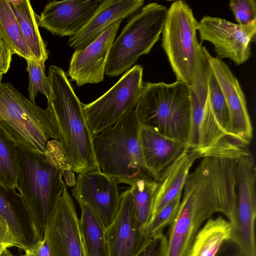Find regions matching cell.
<instances>
[{"instance_id":"cell-25","label":"cell","mask_w":256,"mask_h":256,"mask_svg":"<svg viewBox=\"0 0 256 256\" xmlns=\"http://www.w3.org/2000/svg\"><path fill=\"white\" fill-rule=\"evenodd\" d=\"M80 208V230L86 256H108L105 227L88 206Z\"/></svg>"},{"instance_id":"cell-21","label":"cell","mask_w":256,"mask_h":256,"mask_svg":"<svg viewBox=\"0 0 256 256\" xmlns=\"http://www.w3.org/2000/svg\"><path fill=\"white\" fill-rule=\"evenodd\" d=\"M200 158H202V155L198 150L186 148L163 170L157 180L158 186L149 224L160 210L182 194L190 170L195 161Z\"/></svg>"},{"instance_id":"cell-12","label":"cell","mask_w":256,"mask_h":256,"mask_svg":"<svg viewBox=\"0 0 256 256\" xmlns=\"http://www.w3.org/2000/svg\"><path fill=\"white\" fill-rule=\"evenodd\" d=\"M118 183L100 169L79 174L72 194L80 207L88 206L105 228L114 220L120 203Z\"/></svg>"},{"instance_id":"cell-27","label":"cell","mask_w":256,"mask_h":256,"mask_svg":"<svg viewBox=\"0 0 256 256\" xmlns=\"http://www.w3.org/2000/svg\"><path fill=\"white\" fill-rule=\"evenodd\" d=\"M130 186L136 218L145 232L150 219L158 182L150 176L145 175L137 179Z\"/></svg>"},{"instance_id":"cell-20","label":"cell","mask_w":256,"mask_h":256,"mask_svg":"<svg viewBox=\"0 0 256 256\" xmlns=\"http://www.w3.org/2000/svg\"><path fill=\"white\" fill-rule=\"evenodd\" d=\"M140 142L146 168L156 181L163 170L186 148L185 144L144 126L140 129Z\"/></svg>"},{"instance_id":"cell-34","label":"cell","mask_w":256,"mask_h":256,"mask_svg":"<svg viewBox=\"0 0 256 256\" xmlns=\"http://www.w3.org/2000/svg\"><path fill=\"white\" fill-rule=\"evenodd\" d=\"M134 256H168L166 236L162 234L159 236L150 238Z\"/></svg>"},{"instance_id":"cell-19","label":"cell","mask_w":256,"mask_h":256,"mask_svg":"<svg viewBox=\"0 0 256 256\" xmlns=\"http://www.w3.org/2000/svg\"><path fill=\"white\" fill-rule=\"evenodd\" d=\"M144 4L142 0H103L96 14L76 34L70 36V47L84 49L113 23L132 16Z\"/></svg>"},{"instance_id":"cell-10","label":"cell","mask_w":256,"mask_h":256,"mask_svg":"<svg viewBox=\"0 0 256 256\" xmlns=\"http://www.w3.org/2000/svg\"><path fill=\"white\" fill-rule=\"evenodd\" d=\"M256 168L251 154L240 157L236 170V225L231 241L244 256H256Z\"/></svg>"},{"instance_id":"cell-18","label":"cell","mask_w":256,"mask_h":256,"mask_svg":"<svg viewBox=\"0 0 256 256\" xmlns=\"http://www.w3.org/2000/svg\"><path fill=\"white\" fill-rule=\"evenodd\" d=\"M16 188L0 182V216L8 223L16 247L25 251L36 246L42 239L30 212Z\"/></svg>"},{"instance_id":"cell-36","label":"cell","mask_w":256,"mask_h":256,"mask_svg":"<svg viewBox=\"0 0 256 256\" xmlns=\"http://www.w3.org/2000/svg\"><path fill=\"white\" fill-rule=\"evenodd\" d=\"M12 54L10 48L0 36V70L4 74L10 68Z\"/></svg>"},{"instance_id":"cell-14","label":"cell","mask_w":256,"mask_h":256,"mask_svg":"<svg viewBox=\"0 0 256 256\" xmlns=\"http://www.w3.org/2000/svg\"><path fill=\"white\" fill-rule=\"evenodd\" d=\"M106 233L108 256H134L150 238L136 219L130 188L120 194L117 212Z\"/></svg>"},{"instance_id":"cell-2","label":"cell","mask_w":256,"mask_h":256,"mask_svg":"<svg viewBox=\"0 0 256 256\" xmlns=\"http://www.w3.org/2000/svg\"><path fill=\"white\" fill-rule=\"evenodd\" d=\"M20 192L42 240L44 230L55 210L66 184L74 186V172L64 160L58 140H51L44 152L16 145Z\"/></svg>"},{"instance_id":"cell-15","label":"cell","mask_w":256,"mask_h":256,"mask_svg":"<svg viewBox=\"0 0 256 256\" xmlns=\"http://www.w3.org/2000/svg\"><path fill=\"white\" fill-rule=\"evenodd\" d=\"M202 50L225 98L230 116V134L249 145L253 128L240 83L222 60L212 56L206 47L202 46Z\"/></svg>"},{"instance_id":"cell-39","label":"cell","mask_w":256,"mask_h":256,"mask_svg":"<svg viewBox=\"0 0 256 256\" xmlns=\"http://www.w3.org/2000/svg\"><path fill=\"white\" fill-rule=\"evenodd\" d=\"M0 256H14L8 249L6 250Z\"/></svg>"},{"instance_id":"cell-24","label":"cell","mask_w":256,"mask_h":256,"mask_svg":"<svg viewBox=\"0 0 256 256\" xmlns=\"http://www.w3.org/2000/svg\"><path fill=\"white\" fill-rule=\"evenodd\" d=\"M17 18L32 58L45 63L48 58L46 46L39 29L38 16L28 0H8Z\"/></svg>"},{"instance_id":"cell-8","label":"cell","mask_w":256,"mask_h":256,"mask_svg":"<svg viewBox=\"0 0 256 256\" xmlns=\"http://www.w3.org/2000/svg\"><path fill=\"white\" fill-rule=\"evenodd\" d=\"M198 22L183 0L172 2L167 10L162 30V46L176 81L193 86L202 46L196 37Z\"/></svg>"},{"instance_id":"cell-23","label":"cell","mask_w":256,"mask_h":256,"mask_svg":"<svg viewBox=\"0 0 256 256\" xmlns=\"http://www.w3.org/2000/svg\"><path fill=\"white\" fill-rule=\"evenodd\" d=\"M232 230L230 222L222 216L210 218L198 232L188 256H216L231 240Z\"/></svg>"},{"instance_id":"cell-16","label":"cell","mask_w":256,"mask_h":256,"mask_svg":"<svg viewBox=\"0 0 256 256\" xmlns=\"http://www.w3.org/2000/svg\"><path fill=\"white\" fill-rule=\"evenodd\" d=\"M102 0L50 1L38 16V26L60 36H74L90 21Z\"/></svg>"},{"instance_id":"cell-42","label":"cell","mask_w":256,"mask_h":256,"mask_svg":"<svg viewBox=\"0 0 256 256\" xmlns=\"http://www.w3.org/2000/svg\"></svg>"},{"instance_id":"cell-41","label":"cell","mask_w":256,"mask_h":256,"mask_svg":"<svg viewBox=\"0 0 256 256\" xmlns=\"http://www.w3.org/2000/svg\"><path fill=\"white\" fill-rule=\"evenodd\" d=\"M24 256V255H22V256Z\"/></svg>"},{"instance_id":"cell-17","label":"cell","mask_w":256,"mask_h":256,"mask_svg":"<svg viewBox=\"0 0 256 256\" xmlns=\"http://www.w3.org/2000/svg\"><path fill=\"white\" fill-rule=\"evenodd\" d=\"M122 21L110 25L84 49L75 50L68 74L78 86L103 81L109 50Z\"/></svg>"},{"instance_id":"cell-29","label":"cell","mask_w":256,"mask_h":256,"mask_svg":"<svg viewBox=\"0 0 256 256\" xmlns=\"http://www.w3.org/2000/svg\"><path fill=\"white\" fill-rule=\"evenodd\" d=\"M208 87L209 108L221 130L226 134H231L230 116L226 99L209 64Z\"/></svg>"},{"instance_id":"cell-1","label":"cell","mask_w":256,"mask_h":256,"mask_svg":"<svg viewBox=\"0 0 256 256\" xmlns=\"http://www.w3.org/2000/svg\"><path fill=\"white\" fill-rule=\"evenodd\" d=\"M238 159L204 156L190 172L178 210L166 236L168 256H188L202 226L222 213L234 230L236 224Z\"/></svg>"},{"instance_id":"cell-5","label":"cell","mask_w":256,"mask_h":256,"mask_svg":"<svg viewBox=\"0 0 256 256\" xmlns=\"http://www.w3.org/2000/svg\"><path fill=\"white\" fill-rule=\"evenodd\" d=\"M134 111L141 126L186 144L190 104V87L185 82L144 83Z\"/></svg>"},{"instance_id":"cell-37","label":"cell","mask_w":256,"mask_h":256,"mask_svg":"<svg viewBox=\"0 0 256 256\" xmlns=\"http://www.w3.org/2000/svg\"><path fill=\"white\" fill-rule=\"evenodd\" d=\"M24 256H52L46 239L44 237L36 246L25 250Z\"/></svg>"},{"instance_id":"cell-32","label":"cell","mask_w":256,"mask_h":256,"mask_svg":"<svg viewBox=\"0 0 256 256\" xmlns=\"http://www.w3.org/2000/svg\"><path fill=\"white\" fill-rule=\"evenodd\" d=\"M182 195L173 200L155 214L145 232L150 238L164 234V230L170 225L176 216Z\"/></svg>"},{"instance_id":"cell-4","label":"cell","mask_w":256,"mask_h":256,"mask_svg":"<svg viewBox=\"0 0 256 256\" xmlns=\"http://www.w3.org/2000/svg\"><path fill=\"white\" fill-rule=\"evenodd\" d=\"M140 128L134 110L112 126L93 135L99 168L118 184L130 186L143 176H150L143 160L140 142Z\"/></svg>"},{"instance_id":"cell-28","label":"cell","mask_w":256,"mask_h":256,"mask_svg":"<svg viewBox=\"0 0 256 256\" xmlns=\"http://www.w3.org/2000/svg\"><path fill=\"white\" fill-rule=\"evenodd\" d=\"M16 144L0 124V182L16 188L18 176Z\"/></svg>"},{"instance_id":"cell-35","label":"cell","mask_w":256,"mask_h":256,"mask_svg":"<svg viewBox=\"0 0 256 256\" xmlns=\"http://www.w3.org/2000/svg\"><path fill=\"white\" fill-rule=\"evenodd\" d=\"M12 246L16 247V240L8 223L0 216V254Z\"/></svg>"},{"instance_id":"cell-9","label":"cell","mask_w":256,"mask_h":256,"mask_svg":"<svg viewBox=\"0 0 256 256\" xmlns=\"http://www.w3.org/2000/svg\"><path fill=\"white\" fill-rule=\"evenodd\" d=\"M142 76V67L135 65L101 96L88 104H82V111L93 135L134 110L144 86Z\"/></svg>"},{"instance_id":"cell-33","label":"cell","mask_w":256,"mask_h":256,"mask_svg":"<svg viewBox=\"0 0 256 256\" xmlns=\"http://www.w3.org/2000/svg\"><path fill=\"white\" fill-rule=\"evenodd\" d=\"M229 5L238 24L246 26L256 22L254 0H232Z\"/></svg>"},{"instance_id":"cell-26","label":"cell","mask_w":256,"mask_h":256,"mask_svg":"<svg viewBox=\"0 0 256 256\" xmlns=\"http://www.w3.org/2000/svg\"><path fill=\"white\" fill-rule=\"evenodd\" d=\"M0 36L13 54H16L26 60L32 58L30 50L8 0H0Z\"/></svg>"},{"instance_id":"cell-30","label":"cell","mask_w":256,"mask_h":256,"mask_svg":"<svg viewBox=\"0 0 256 256\" xmlns=\"http://www.w3.org/2000/svg\"><path fill=\"white\" fill-rule=\"evenodd\" d=\"M248 144L237 136L228 134L224 136L216 144L203 154L204 156H215L239 159L250 154Z\"/></svg>"},{"instance_id":"cell-11","label":"cell","mask_w":256,"mask_h":256,"mask_svg":"<svg viewBox=\"0 0 256 256\" xmlns=\"http://www.w3.org/2000/svg\"><path fill=\"white\" fill-rule=\"evenodd\" d=\"M197 31L202 41L214 46L217 58H229L240 65L251 56L250 44L255 38L256 22L240 26L224 18L204 16L198 22Z\"/></svg>"},{"instance_id":"cell-6","label":"cell","mask_w":256,"mask_h":256,"mask_svg":"<svg viewBox=\"0 0 256 256\" xmlns=\"http://www.w3.org/2000/svg\"><path fill=\"white\" fill-rule=\"evenodd\" d=\"M0 124L16 144L44 152L48 143L58 140L55 118L24 97L10 83L0 82Z\"/></svg>"},{"instance_id":"cell-7","label":"cell","mask_w":256,"mask_h":256,"mask_svg":"<svg viewBox=\"0 0 256 256\" xmlns=\"http://www.w3.org/2000/svg\"><path fill=\"white\" fill-rule=\"evenodd\" d=\"M168 9L150 2L136 12L110 48L104 74L116 76L126 72L143 54H148L158 40Z\"/></svg>"},{"instance_id":"cell-31","label":"cell","mask_w":256,"mask_h":256,"mask_svg":"<svg viewBox=\"0 0 256 256\" xmlns=\"http://www.w3.org/2000/svg\"><path fill=\"white\" fill-rule=\"evenodd\" d=\"M26 70L29 74V100L35 103L38 92L44 94L48 98L51 94V88L48 77L45 74L44 63L30 58L26 60Z\"/></svg>"},{"instance_id":"cell-38","label":"cell","mask_w":256,"mask_h":256,"mask_svg":"<svg viewBox=\"0 0 256 256\" xmlns=\"http://www.w3.org/2000/svg\"><path fill=\"white\" fill-rule=\"evenodd\" d=\"M216 256H243L238 247L231 241L226 242Z\"/></svg>"},{"instance_id":"cell-13","label":"cell","mask_w":256,"mask_h":256,"mask_svg":"<svg viewBox=\"0 0 256 256\" xmlns=\"http://www.w3.org/2000/svg\"><path fill=\"white\" fill-rule=\"evenodd\" d=\"M44 237L48 242L52 256H86L79 218L66 186L48 222Z\"/></svg>"},{"instance_id":"cell-22","label":"cell","mask_w":256,"mask_h":256,"mask_svg":"<svg viewBox=\"0 0 256 256\" xmlns=\"http://www.w3.org/2000/svg\"><path fill=\"white\" fill-rule=\"evenodd\" d=\"M208 61L202 51L194 84L190 90V122L186 148L198 149L200 144V128L202 121L208 99Z\"/></svg>"},{"instance_id":"cell-40","label":"cell","mask_w":256,"mask_h":256,"mask_svg":"<svg viewBox=\"0 0 256 256\" xmlns=\"http://www.w3.org/2000/svg\"><path fill=\"white\" fill-rule=\"evenodd\" d=\"M4 74L1 70H0V82H2V79Z\"/></svg>"},{"instance_id":"cell-3","label":"cell","mask_w":256,"mask_h":256,"mask_svg":"<svg viewBox=\"0 0 256 256\" xmlns=\"http://www.w3.org/2000/svg\"><path fill=\"white\" fill-rule=\"evenodd\" d=\"M48 78L51 94L48 108L55 118L64 160L78 174L100 169L94 151L93 134L82 111V104L76 94L66 73L51 65Z\"/></svg>"}]
</instances>
